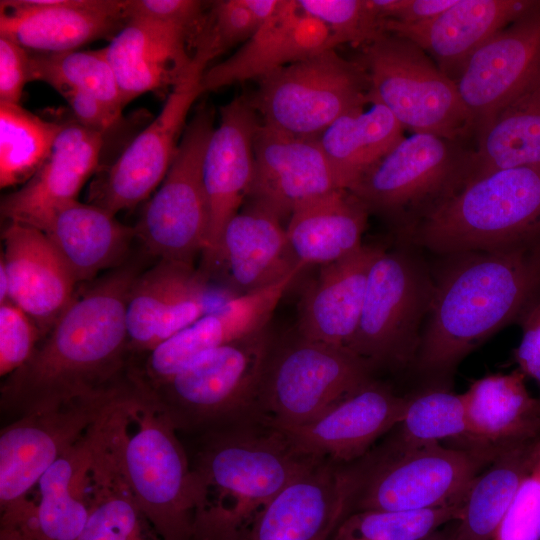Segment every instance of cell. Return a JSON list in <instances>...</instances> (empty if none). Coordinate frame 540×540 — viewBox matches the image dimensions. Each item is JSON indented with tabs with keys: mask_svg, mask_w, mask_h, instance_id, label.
<instances>
[{
	"mask_svg": "<svg viewBox=\"0 0 540 540\" xmlns=\"http://www.w3.org/2000/svg\"><path fill=\"white\" fill-rule=\"evenodd\" d=\"M214 129L212 109L201 105L186 124L165 178L134 227L146 251L160 260L193 265L206 248L209 213L203 159Z\"/></svg>",
	"mask_w": 540,
	"mask_h": 540,
	"instance_id": "obj_11",
	"label": "cell"
},
{
	"mask_svg": "<svg viewBox=\"0 0 540 540\" xmlns=\"http://www.w3.org/2000/svg\"><path fill=\"white\" fill-rule=\"evenodd\" d=\"M539 4L534 0H457L426 22L385 21L384 30L416 44L455 82L482 44Z\"/></svg>",
	"mask_w": 540,
	"mask_h": 540,
	"instance_id": "obj_27",
	"label": "cell"
},
{
	"mask_svg": "<svg viewBox=\"0 0 540 540\" xmlns=\"http://www.w3.org/2000/svg\"><path fill=\"white\" fill-rule=\"evenodd\" d=\"M422 540H451L450 529L439 530Z\"/></svg>",
	"mask_w": 540,
	"mask_h": 540,
	"instance_id": "obj_53",
	"label": "cell"
},
{
	"mask_svg": "<svg viewBox=\"0 0 540 540\" xmlns=\"http://www.w3.org/2000/svg\"><path fill=\"white\" fill-rule=\"evenodd\" d=\"M273 349L268 325L206 353L161 382L140 385L177 432L199 435L260 415L259 397Z\"/></svg>",
	"mask_w": 540,
	"mask_h": 540,
	"instance_id": "obj_6",
	"label": "cell"
},
{
	"mask_svg": "<svg viewBox=\"0 0 540 540\" xmlns=\"http://www.w3.org/2000/svg\"><path fill=\"white\" fill-rule=\"evenodd\" d=\"M64 124L45 120L20 104L0 102V186L26 183L51 152Z\"/></svg>",
	"mask_w": 540,
	"mask_h": 540,
	"instance_id": "obj_39",
	"label": "cell"
},
{
	"mask_svg": "<svg viewBox=\"0 0 540 540\" xmlns=\"http://www.w3.org/2000/svg\"><path fill=\"white\" fill-rule=\"evenodd\" d=\"M94 426L158 534L164 540H193L197 488L190 460L150 393L130 380Z\"/></svg>",
	"mask_w": 540,
	"mask_h": 540,
	"instance_id": "obj_4",
	"label": "cell"
},
{
	"mask_svg": "<svg viewBox=\"0 0 540 540\" xmlns=\"http://www.w3.org/2000/svg\"><path fill=\"white\" fill-rule=\"evenodd\" d=\"M300 9L322 22L334 46L365 45L385 33V21L370 0H297Z\"/></svg>",
	"mask_w": 540,
	"mask_h": 540,
	"instance_id": "obj_43",
	"label": "cell"
},
{
	"mask_svg": "<svg viewBox=\"0 0 540 540\" xmlns=\"http://www.w3.org/2000/svg\"><path fill=\"white\" fill-rule=\"evenodd\" d=\"M501 449L438 443L367 460L352 512L413 511L464 502L476 477Z\"/></svg>",
	"mask_w": 540,
	"mask_h": 540,
	"instance_id": "obj_13",
	"label": "cell"
},
{
	"mask_svg": "<svg viewBox=\"0 0 540 540\" xmlns=\"http://www.w3.org/2000/svg\"><path fill=\"white\" fill-rule=\"evenodd\" d=\"M64 259L76 282L90 281L100 271L119 267L135 229L95 204L72 201L58 208L40 229Z\"/></svg>",
	"mask_w": 540,
	"mask_h": 540,
	"instance_id": "obj_32",
	"label": "cell"
},
{
	"mask_svg": "<svg viewBox=\"0 0 540 540\" xmlns=\"http://www.w3.org/2000/svg\"><path fill=\"white\" fill-rule=\"evenodd\" d=\"M457 0H370L384 21L402 25L426 22L441 14Z\"/></svg>",
	"mask_w": 540,
	"mask_h": 540,
	"instance_id": "obj_51",
	"label": "cell"
},
{
	"mask_svg": "<svg viewBox=\"0 0 540 540\" xmlns=\"http://www.w3.org/2000/svg\"><path fill=\"white\" fill-rule=\"evenodd\" d=\"M492 540H540V448Z\"/></svg>",
	"mask_w": 540,
	"mask_h": 540,
	"instance_id": "obj_46",
	"label": "cell"
},
{
	"mask_svg": "<svg viewBox=\"0 0 540 540\" xmlns=\"http://www.w3.org/2000/svg\"><path fill=\"white\" fill-rule=\"evenodd\" d=\"M305 268L299 265L276 284L228 298L187 328L133 358L131 376L143 386H152L206 353L267 327L281 298Z\"/></svg>",
	"mask_w": 540,
	"mask_h": 540,
	"instance_id": "obj_17",
	"label": "cell"
},
{
	"mask_svg": "<svg viewBox=\"0 0 540 540\" xmlns=\"http://www.w3.org/2000/svg\"><path fill=\"white\" fill-rule=\"evenodd\" d=\"M138 275L136 266L121 265L76 292L31 358L4 378L2 412L15 419L108 390L129 377L133 355L126 306Z\"/></svg>",
	"mask_w": 540,
	"mask_h": 540,
	"instance_id": "obj_1",
	"label": "cell"
},
{
	"mask_svg": "<svg viewBox=\"0 0 540 540\" xmlns=\"http://www.w3.org/2000/svg\"><path fill=\"white\" fill-rule=\"evenodd\" d=\"M540 438L503 447L476 477L451 540H492L521 483L531 470Z\"/></svg>",
	"mask_w": 540,
	"mask_h": 540,
	"instance_id": "obj_36",
	"label": "cell"
},
{
	"mask_svg": "<svg viewBox=\"0 0 540 540\" xmlns=\"http://www.w3.org/2000/svg\"><path fill=\"white\" fill-rule=\"evenodd\" d=\"M215 56L197 43L192 62L169 93L156 118L124 149L113 164L93 182L89 203L115 214L147 199L165 178L186 127L195 100L203 93L201 81Z\"/></svg>",
	"mask_w": 540,
	"mask_h": 540,
	"instance_id": "obj_15",
	"label": "cell"
},
{
	"mask_svg": "<svg viewBox=\"0 0 540 540\" xmlns=\"http://www.w3.org/2000/svg\"><path fill=\"white\" fill-rule=\"evenodd\" d=\"M185 28L145 19H128L104 47L124 104L147 92L173 88L188 70L192 55Z\"/></svg>",
	"mask_w": 540,
	"mask_h": 540,
	"instance_id": "obj_28",
	"label": "cell"
},
{
	"mask_svg": "<svg viewBox=\"0 0 540 540\" xmlns=\"http://www.w3.org/2000/svg\"><path fill=\"white\" fill-rule=\"evenodd\" d=\"M372 365L347 347L305 339L274 346L259 414L279 429L308 424L371 381Z\"/></svg>",
	"mask_w": 540,
	"mask_h": 540,
	"instance_id": "obj_10",
	"label": "cell"
},
{
	"mask_svg": "<svg viewBox=\"0 0 540 540\" xmlns=\"http://www.w3.org/2000/svg\"><path fill=\"white\" fill-rule=\"evenodd\" d=\"M126 22L125 0L0 2V35L34 53H63L112 39Z\"/></svg>",
	"mask_w": 540,
	"mask_h": 540,
	"instance_id": "obj_22",
	"label": "cell"
},
{
	"mask_svg": "<svg viewBox=\"0 0 540 540\" xmlns=\"http://www.w3.org/2000/svg\"><path fill=\"white\" fill-rule=\"evenodd\" d=\"M522 329L519 345L513 350V360L526 377L540 387V293L518 318Z\"/></svg>",
	"mask_w": 540,
	"mask_h": 540,
	"instance_id": "obj_49",
	"label": "cell"
},
{
	"mask_svg": "<svg viewBox=\"0 0 540 540\" xmlns=\"http://www.w3.org/2000/svg\"><path fill=\"white\" fill-rule=\"evenodd\" d=\"M400 432L387 453H399L466 435L462 394L430 390L409 398Z\"/></svg>",
	"mask_w": 540,
	"mask_h": 540,
	"instance_id": "obj_42",
	"label": "cell"
},
{
	"mask_svg": "<svg viewBox=\"0 0 540 540\" xmlns=\"http://www.w3.org/2000/svg\"><path fill=\"white\" fill-rule=\"evenodd\" d=\"M204 4L196 0H125V13L127 20L145 19L185 28L196 41L206 18Z\"/></svg>",
	"mask_w": 540,
	"mask_h": 540,
	"instance_id": "obj_47",
	"label": "cell"
},
{
	"mask_svg": "<svg viewBox=\"0 0 540 540\" xmlns=\"http://www.w3.org/2000/svg\"><path fill=\"white\" fill-rule=\"evenodd\" d=\"M2 240L10 301L34 321L43 337L71 303L77 282L43 231L9 222Z\"/></svg>",
	"mask_w": 540,
	"mask_h": 540,
	"instance_id": "obj_24",
	"label": "cell"
},
{
	"mask_svg": "<svg viewBox=\"0 0 540 540\" xmlns=\"http://www.w3.org/2000/svg\"><path fill=\"white\" fill-rule=\"evenodd\" d=\"M469 156L459 143L412 133L348 191L369 213L394 220L400 234L459 186Z\"/></svg>",
	"mask_w": 540,
	"mask_h": 540,
	"instance_id": "obj_12",
	"label": "cell"
},
{
	"mask_svg": "<svg viewBox=\"0 0 540 540\" xmlns=\"http://www.w3.org/2000/svg\"><path fill=\"white\" fill-rule=\"evenodd\" d=\"M358 62L367 72L371 98L404 129L459 144L476 134L455 82L413 42L384 33L362 46Z\"/></svg>",
	"mask_w": 540,
	"mask_h": 540,
	"instance_id": "obj_7",
	"label": "cell"
},
{
	"mask_svg": "<svg viewBox=\"0 0 540 540\" xmlns=\"http://www.w3.org/2000/svg\"><path fill=\"white\" fill-rule=\"evenodd\" d=\"M442 256L540 241V167L465 181L399 234Z\"/></svg>",
	"mask_w": 540,
	"mask_h": 540,
	"instance_id": "obj_5",
	"label": "cell"
},
{
	"mask_svg": "<svg viewBox=\"0 0 540 540\" xmlns=\"http://www.w3.org/2000/svg\"><path fill=\"white\" fill-rule=\"evenodd\" d=\"M215 265L225 268L229 286L239 296L276 284L303 264L291 250L282 221L266 208L247 202L225 227L211 268Z\"/></svg>",
	"mask_w": 540,
	"mask_h": 540,
	"instance_id": "obj_30",
	"label": "cell"
},
{
	"mask_svg": "<svg viewBox=\"0 0 540 540\" xmlns=\"http://www.w3.org/2000/svg\"><path fill=\"white\" fill-rule=\"evenodd\" d=\"M208 277L194 265L165 260L138 275L126 306L133 358L149 352L208 312Z\"/></svg>",
	"mask_w": 540,
	"mask_h": 540,
	"instance_id": "obj_21",
	"label": "cell"
},
{
	"mask_svg": "<svg viewBox=\"0 0 540 540\" xmlns=\"http://www.w3.org/2000/svg\"><path fill=\"white\" fill-rule=\"evenodd\" d=\"M519 370L491 374L473 381L462 393L466 447L498 450L510 444L540 438L537 398L528 392Z\"/></svg>",
	"mask_w": 540,
	"mask_h": 540,
	"instance_id": "obj_31",
	"label": "cell"
},
{
	"mask_svg": "<svg viewBox=\"0 0 540 540\" xmlns=\"http://www.w3.org/2000/svg\"><path fill=\"white\" fill-rule=\"evenodd\" d=\"M335 46L329 29L305 14L297 1L283 0L278 12L229 58L207 69L204 92L264 76Z\"/></svg>",
	"mask_w": 540,
	"mask_h": 540,
	"instance_id": "obj_26",
	"label": "cell"
},
{
	"mask_svg": "<svg viewBox=\"0 0 540 540\" xmlns=\"http://www.w3.org/2000/svg\"><path fill=\"white\" fill-rule=\"evenodd\" d=\"M365 107L342 116L318 137L342 189L348 190L404 138V128L386 106L371 98Z\"/></svg>",
	"mask_w": 540,
	"mask_h": 540,
	"instance_id": "obj_37",
	"label": "cell"
},
{
	"mask_svg": "<svg viewBox=\"0 0 540 540\" xmlns=\"http://www.w3.org/2000/svg\"><path fill=\"white\" fill-rule=\"evenodd\" d=\"M248 96L261 123L294 136L318 138L336 120L370 103V81L357 61L326 49L263 78Z\"/></svg>",
	"mask_w": 540,
	"mask_h": 540,
	"instance_id": "obj_8",
	"label": "cell"
},
{
	"mask_svg": "<svg viewBox=\"0 0 540 540\" xmlns=\"http://www.w3.org/2000/svg\"><path fill=\"white\" fill-rule=\"evenodd\" d=\"M103 142L102 133L77 122L64 124L38 171L2 199V216L40 230L55 210L77 200L98 169Z\"/></svg>",
	"mask_w": 540,
	"mask_h": 540,
	"instance_id": "obj_25",
	"label": "cell"
},
{
	"mask_svg": "<svg viewBox=\"0 0 540 540\" xmlns=\"http://www.w3.org/2000/svg\"><path fill=\"white\" fill-rule=\"evenodd\" d=\"M476 136L477 147L470 152L460 185L498 170L540 167V72Z\"/></svg>",
	"mask_w": 540,
	"mask_h": 540,
	"instance_id": "obj_33",
	"label": "cell"
},
{
	"mask_svg": "<svg viewBox=\"0 0 540 540\" xmlns=\"http://www.w3.org/2000/svg\"><path fill=\"white\" fill-rule=\"evenodd\" d=\"M30 81H43L57 92L89 93L120 110L125 106L104 48L63 53H30Z\"/></svg>",
	"mask_w": 540,
	"mask_h": 540,
	"instance_id": "obj_40",
	"label": "cell"
},
{
	"mask_svg": "<svg viewBox=\"0 0 540 540\" xmlns=\"http://www.w3.org/2000/svg\"><path fill=\"white\" fill-rule=\"evenodd\" d=\"M108 390L27 412L0 433V510L13 513L30 502L42 475L82 439L129 381Z\"/></svg>",
	"mask_w": 540,
	"mask_h": 540,
	"instance_id": "obj_14",
	"label": "cell"
},
{
	"mask_svg": "<svg viewBox=\"0 0 540 540\" xmlns=\"http://www.w3.org/2000/svg\"><path fill=\"white\" fill-rule=\"evenodd\" d=\"M87 435L62 454L37 484L35 540H78L84 530L89 517Z\"/></svg>",
	"mask_w": 540,
	"mask_h": 540,
	"instance_id": "obj_38",
	"label": "cell"
},
{
	"mask_svg": "<svg viewBox=\"0 0 540 540\" xmlns=\"http://www.w3.org/2000/svg\"><path fill=\"white\" fill-rule=\"evenodd\" d=\"M382 250L362 245L352 254L320 266L318 277L300 302L299 336L348 348L360 321L370 268Z\"/></svg>",
	"mask_w": 540,
	"mask_h": 540,
	"instance_id": "obj_29",
	"label": "cell"
},
{
	"mask_svg": "<svg viewBox=\"0 0 540 540\" xmlns=\"http://www.w3.org/2000/svg\"><path fill=\"white\" fill-rule=\"evenodd\" d=\"M369 214L346 189L305 204L292 214L286 226L295 258L305 267L323 266L352 254L363 245Z\"/></svg>",
	"mask_w": 540,
	"mask_h": 540,
	"instance_id": "obj_34",
	"label": "cell"
},
{
	"mask_svg": "<svg viewBox=\"0 0 540 540\" xmlns=\"http://www.w3.org/2000/svg\"><path fill=\"white\" fill-rule=\"evenodd\" d=\"M367 461H319L289 483L236 540H330L352 512Z\"/></svg>",
	"mask_w": 540,
	"mask_h": 540,
	"instance_id": "obj_16",
	"label": "cell"
},
{
	"mask_svg": "<svg viewBox=\"0 0 540 540\" xmlns=\"http://www.w3.org/2000/svg\"><path fill=\"white\" fill-rule=\"evenodd\" d=\"M444 257L414 364L429 375L452 371L540 293V241Z\"/></svg>",
	"mask_w": 540,
	"mask_h": 540,
	"instance_id": "obj_2",
	"label": "cell"
},
{
	"mask_svg": "<svg viewBox=\"0 0 540 540\" xmlns=\"http://www.w3.org/2000/svg\"><path fill=\"white\" fill-rule=\"evenodd\" d=\"M253 150L254 175L246 200L282 222L305 204L342 189L318 138L290 135L261 123Z\"/></svg>",
	"mask_w": 540,
	"mask_h": 540,
	"instance_id": "obj_18",
	"label": "cell"
},
{
	"mask_svg": "<svg viewBox=\"0 0 540 540\" xmlns=\"http://www.w3.org/2000/svg\"><path fill=\"white\" fill-rule=\"evenodd\" d=\"M87 436L89 517L78 540H164L137 503L93 426Z\"/></svg>",
	"mask_w": 540,
	"mask_h": 540,
	"instance_id": "obj_35",
	"label": "cell"
},
{
	"mask_svg": "<svg viewBox=\"0 0 540 540\" xmlns=\"http://www.w3.org/2000/svg\"><path fill=\"white\" fill-rule=\"evenodd\" d=\"M30 52L0 35V102L20 104L23 88L30 82Z\"/></svg>",
	"mask_w": 540,
	"mask_h": 540,
	"instance_id": "obj_48",
	"label": "cell"
},
{
	"mask_svg": "<svg viewBox=\"0 0 540 540\" xmlns=\"http://www.w3.org/2000/svg\"><path fill=\"white\" fill-rule=\"evenodd\" d=\"M58 93L67 101L76 122L90 130L105 135L121 119L122 110L89 93L75 89H62Z\"/></svg>",
	"mask_w": 540,
	"mask_h": 540,
	"instance_id": "obj_50",
	"label": "cell"
},
{
	"mask_svg": "<svg viewBox=\"0 0 540 540\" xmlns=\"http://www.w3.org/2000/svg\"><path fill=\"white\" fill-rule=\"evenodd\" d=\"M261 120L242 95L221 107L203 159V183L209 213L205 269L215 263L225 227L247 199L254 175V138Z\"/></svg>",
	"mask_w": 540,
	"mask_h": 540,
	"instance_id": "obj_19",
	"label": "cell"
},
{
	"mask_svg": "<svg viewBox=\"0 0 540 540\" xmlns=\"http://www.w3.org/2000/svg\"><path fill=\"white\" fill-rule=\"evenodd\" d=\"M409 398L370 381L318 419L282 430L304 455L349 464L362 458L377 438L401 423Z\"/></svg>",
	"mask_w": 540,
	"mask_h": 540,
	"instance_id": "obj_23",
	"label": "cell"
},
{
	"mask_svg": "<svg viewBox=\"0 0 540 540\" xmlns=\"http://www.w3.org/2000/svg\"><path fill=\"white\" fill-rule=\"evenodd\" d=\"M42 334L34 321L11 301L0 304V376L7 377L33 355Z\"/></svg>",
	"mask_w": 540,
	"mask_h": 540,
	"instance_id": "obj_45",
	"label": "cell"
},
{
	"mask_svg": "<svg viewBox=\"0 0 540 540\" xmlns=\"http://www.w3.org/2000/svg\"><path fill=\"white\" fill-rule=\"evenodd\" d=\"M536 412H537L538 419L540 421V398H537Z\"/></svg>",
	"mask_w": 540,
	"mask_h": 540,
	"instance_id": "obj_54",
	"label": "cell"
},
{
	"mask_svg": "<svg viewBox=\"0 0 540 540\" xmlns=\"http://www.w3.org/2000/svg\"><path fill=\"white\" fill-rule=\"evenodd\" d=\"M193 540H236L294 479L319 461L253 415L198 435Z\"/></svg>",
	"mask_w": 540,
	"mask_h": 540,
	"instance_id": "obj_3",
	"label": "cell"
},
{
	"mask_svg": "<svg viewBox=\"0 0 540 540\" xmlns=\"http://www.w3.org/2000/svg\"><path fill=\"white\" fill-rule=\"evenodd\" d=\"M10 301V282L4 263L0 262V304Z\"/></svg>",
	"mask_w": 540,
	"mask_h": 540,
	"instance_id": "obj_52",
	"label": "cell"
},
{
	"mask_svg": "<svg viewBox=\"0 0 540 540\" xmlns=\"http://www.w3.org/2000/svg\"><path fill=\"white\" fill-rule=\"evenodd\" d=\"M539 72L540 4L482 44L455 80L476 133Z\"/></svg>",
	"mask_w": 540,
	"mask_h": 540,
	"instance_id": "obj_20",
	"label": "cell"
},
{
	"mask_svg": "<svg viewBox=\"0 0 540 540\" xmlns=\"http://www.w3.org/2000/svg\"><path fill=\"white\" fill-rule=\"evenodd\" d=\"M434 289V277L407 248L384 249L368 275L363 308L348 349L375 365H414Z\"/></svg>",
	"mask_w": 540,
	"mask_h": 540,
	"instance_id": "obj_9",
	"label": "cell"
},
{
	"mask_svg": "<svg viewBox=\"0 0 540 540\" xmlns=\"http://www.w3.org/2000/svg\"><path fill=\"white\" fill-rule=\"evenodd\" d=\"M464 502L424 510H360L349 513L330 540H422L458 521Z\"/></svg>",
	"mask_w": 540,
	"mask_h": 540,
	"instance_id": "obj_41",
	"label": "cell"
},
{
	"mask_svg": "<svg viewBox=\"0 0 540 540\" xmlns=\"http://www.w3.org/2000/svg\"><path fill=\"white\" fill-rule=\"evenodd\" d=\"M260 26L243 0L214 1L198 37L210 45L217 57L230 47L245 43Z\"/></svg>",
	"mask_w": 540,
	"mask_h": 540,
	"instance_id": "obj_44",
	"label": "cell"
}]
</instances>
